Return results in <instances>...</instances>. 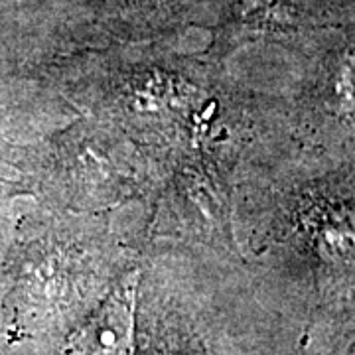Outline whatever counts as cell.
I'll return each instance as SVG.
<instances>
[{
  "label": "cell",
  "instance_id": "7a4b0ae2",
  "mask_svg": "<svg viewBox=\"0 0 355 355\" xmlns=\"http://www.w3.org/2000/svg\"><path fill=\"white\" fill-rule=\"evenodd\" d=\"M137 279L128 277L71 338L67 355H130Z\"/></svg>",
  "mask_w": 355,
  "mask_h": 355
},
{
  "label": "cell",
  "instance_id": "5b68a950",
  "mask_svg": "<svg viewBox=\"0 0 355 355\" xmlns=\"http://www.w3.org/2000/svg\"><path fill=\"white\" fill-rule=\"evenodd\" d=\"M127 2H148V0H127Z\"/></svg>",
  "mask_w": 355,
  "mask_h": 355
},
{
  "label": "cell",
  "instance_id": "277c9868",
  "mask_svg": "<svg viewBox=\"0 0 355 355\" xmlns=\"http://www.w3.org/2000/svg\"><path fill=\"white\" fill-rule=\"evenodd\" d=\"M156 355H180V352H176V349H162V347H160V349L156 352Z\"/></svg>",
  "mask_w": 355,
  "mask_h": 355
},
{
  "label": "cell",
  "instance_id": "6da1fadb",
  "mask_svg": "<svg viewBox=\"0 0 355 355\" xmlns=\"http://www.w3.org/2000/svg\"><path fill=\"white\" fill-rule=\"evenodd\" d=\"M294 119L312 150L355 164V38L331 51L300 87Z\"/></svg>",
  "mask_w": 355,
  "mask_h": 355
},
{
  "label": "cell",
  "instance_id": "3957f363",
  "mask_svg": "<svg viewBox=\"0 0 355 355\" xmlns=\"http://www.w3.org/2000/svg\"><path fill=\"white\" fill-rule=\"evenodd\" d=\"M233 22L249 32H279L298 24L296 0H235Z\"/></svg>",
  "mask_w": 355,
  "mask_h": 355
}]
</instances>
